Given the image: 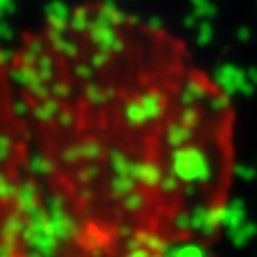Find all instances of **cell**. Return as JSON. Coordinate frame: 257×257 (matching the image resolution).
Segmentation results:
<instances>
[{
  "mask_svg": "<svg viewBox=\"0 0 257 257\" xmlns=\"http://www.w3.org/2000/svg\"><path fill=\"white\" fill-rule=\"evenodd\" d=\"M6 65L48 257H211L236 112L179 38L86 4L27 35Z\"/></svg>",
  "mask_w": 257,
  "mask_h": 257,
  "instance_id": "obj_1",
  "label": "cell"
},
{
  "mask_svg": "<svg viewBox=\"0 0 257 257\" xmlns=\"http://www.w3.org/2000/svg\"><path fill=\"white\" fill-rule=\"evenodd\" d=\"M0 257H48L25 126L0 61Z\"/></svg>",
  "mask_w": 257,
  "mask_h": 257,
  "instance_id": "obj_2",
  "label": "cell"
}]
</instances>
